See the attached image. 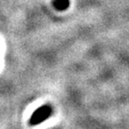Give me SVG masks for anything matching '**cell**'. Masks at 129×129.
Instances as JSON below:
<instances>
[{
    "instance_id": "obj_1",
    "label": "cell",
    "mask_w": 129,
    "mask_h": 129,
    "mask_svg": "<svg viewBox=\"0 0 129 129\" xmlns=\"http://www.w3.org/2000/svg\"><path fill=\"white\" fill-rule=\"evenodd\" d=\"M52 114H53V108L51 105L45 104V105L40 106L30 117L29 124L32 125V126L40 124L43 121L48 120L52 116Z\"/></svg>"
},
{
    "instance_id": "obj_2",
    "label": "cell",
    "mask_w": 129,
    "mask_h": 129,
    "mask_svg": "<svg viewBox=\"0 0 129 129\" xmlns=\"http://www.w3.org/2000/svg\"><path fill=\"white\" fill-rule=\"evenodd\" d=\"M53 5L57 11H65L69 8L70 0H54Z\"/></svg>"
}]
</instances>
